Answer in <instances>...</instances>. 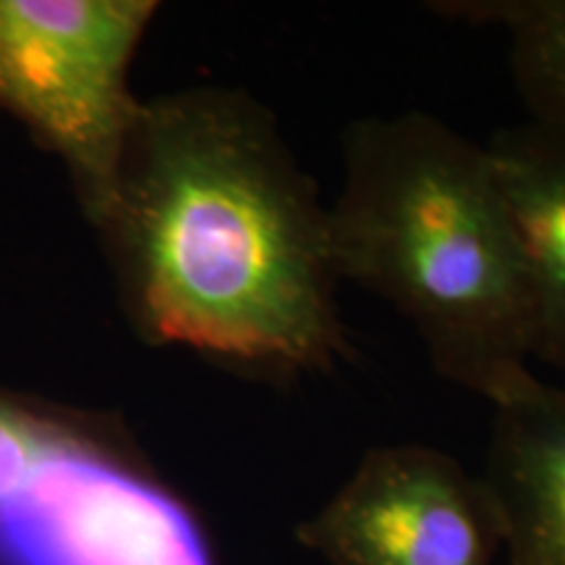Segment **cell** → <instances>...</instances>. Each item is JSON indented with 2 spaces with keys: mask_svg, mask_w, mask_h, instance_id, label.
<instances>
[{
  "mask_svg": "<svg viewBox=\"0 0 565 565\" xmlns=\"http://www.w3.org/2000/svg\"><path fill=\"white\" fill-rule=\"evenodd\" d=\"M100 223L154 341L273 377L349 353L328 204L252 97L210 89L141 105Z\"/></svg>",
  "mask_w": 565,
  "mask_h": 565,
  "instance_id": "obj_1",
  "label": "cell"
},
{
  "mask_svg": "<svg viewBox=\"0 0 565 565\" xmlns=\"http://www.w3.org/2000/svg\"><path fill=\"white\" fill-rule=\"evenodd\" d=\"M341 145L338 280L406 317L440 377L503 404L536 374L524 249L490 147L429 113L359 118Z\"/></svg>",
  "mask_w": 565,
  "mask_h": 565,
  "instance_id": "obj_2",
  "label": "cell"
},
{
  "mask_svg": "<svg viewBox=\"0 0 565 565\" xmlns=\"http://www.w3.org/2000/svg\"><path fill=\"white\" fill-rule=\"evenodd\" d=\"M152 13L145 0H0V105L71 162L97 221L141 108L126 74Z\"/></svg>",
  "mask_w": 565,
  "mask_h": 565,
  "instance_id": "obj_3",
  "label": "cell"
},
{
  "mask_svg": "<svg viewBox=\"0 0 565 565\" xmlns=\"http://www.w3.org/2000/svg\"><path fill=\"white\" fill-rule=\"evenodd\" d=\"M296 540L328 565H494L503 553L482 477L408 443L372 448Z\"/></svg>",
  "mask_w": 565,
  "mask_h": 565,
  "instance_id": "obj_4",
  "label": "cell"
},
{
  "mask_svg": "<svg viewBox=\"0 0 565 565\" xmlns=\"http://www.w3.org/2000/svg\"><path fill=\"white\" fill-rule=\"evenodd\" d=\"M0 565H212V555L173 494L74 443L0 500Z\"/></svg>",
  "mask_w": 565,
  "mask_h": 565,
  "instance_id": "obj_5",
  "label": "cell"
},
{
  "mask_svg": "<svg viewBox=\"0 0 565 565\" xmlns=\"http://www.w3.org/2000/svg\"><path fill=\"white\" fill-rule=\"evenodd\" d=\"M479 477L508 565H565V385L534 377L492 406Z\"/></svg>",
  "mask_w": 565,
  "mask_h": 565,
  "instance_id": "obj_6",
  "label": "cell"
},
{
  "mask_svg": "<svg viewBox=\"0 0 565 565\" xmlns=\"http://www.w3.org/2000/svg\"><path fill=\"white\" fill-rule=\"evenodd\" d=\"M532 294V359L565 374V131L521 124L487 141Z\"/></svg>",
  "mask_w": 565,
  "mask_h": 565,
  "instance_id": "obj_7",
  "label": "cell"
},
{
  "mask_svg": "<svg viewBox=\"0 0 565 565\" xmlns=\"http://www.w3.org/2000/svg\"><path fill=\"white\" fill-rule=\"evenodd\" d=\"M429 9L445 19L505 30L526 121L565 131V0H461Z\"/></svg>",
  "mask_w": 565,
  "mask_h": 565,
  "instance_id": "obj_8",
  "label": "cell"
},
{
  "mask_svg": "<svg viewBox=\"0 0 565 565\" xmlns=\"http://www.w3.org/2000/svg\"><path fill=\"white\" fill-rule=\"evenodd\" d=\"M74 443L79 440L53 424L0 404V500L17 492L45 458Z\"/></svg>",
  "mask_w": 565,
  "mask_h": 565,
  "instance_id": "obj_9",
  "label": "cell"
}]
</instances>
